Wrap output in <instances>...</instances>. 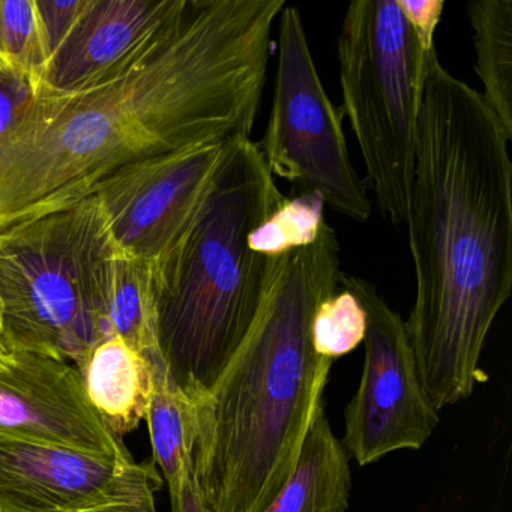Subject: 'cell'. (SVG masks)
Returning a JSON list of instances; mask_svg holds the SVG:
<instances>
[{
  "mask_svg": "<svg viewBox=\"0 0 512 512\" xmlns=\"http://www.w3.org/2000/svg\"><path fill=\"white\" fill-rule=\"evenodd\" d=\"M325 202L317 194L287 197L271 217L251 233L250 245L262 256H283L313 244L325 227Z\"/></svg>",
  "mask_w": 512,
  "mask_h": 512,
  "instance_id": "19",
  "label": "cell"
},
{
  "mask_svg": "<svg viewBox=\"0 0 512 512\" xmlns=\"http://www.w3.org/2000/svg\"><path fill=\"white\" fill-rule=\"evenodd\" d=\"M425 53L434 49V32L442 19L445 0H397Z\"/></svg>",
  "mask_w": 512,
  "mask_h": 512,
  "instance_id": "22",
  "label": "cell"
},
{
  "mask_svg": "<svg viewBox=\"0 0 512 512\" xmlns=\"http://www.w3.org/2000/svg\"><path fill=\"white\" fill-rule=\"evenodd\" d=\"M239 139L137 161L113 173L95 191L116 245L128 256L149 263L155 280L199 220Z\"/></svg>",
  "mask_w": 512,
  "mask_h": 512,
  "instance_id": "9",
  "label": "cell"
},
{
  "mask_svg": "<svg viewBox=\"0 0 512 512\" xmlns=\"http://www.w3.org/2000/svg\"><path fill=\"white\" fill-rule=\"evenodd\" d=\"M284 7L185 0L112 76L32 95L0 136V232L73 208L137 161L250 137Z\"/></svg>",
  "mask_w": 512,
  "mask_h": 512,
  "instance_id": "1",
  "label": "cell"
},
{
  "mask_svg": "<svg viewBox=\"0 0 512 512\" xmlns=\"http://www.w3.org/2000/svg\"><path fill=\"white\" fill-rule=\"evenodd\" d=\"M340 245L275 257L259 314L205 397L196 400L194 472L208 512H265L295 469L334 361L314 350L317 307L337 292Z\"/></svg>",
  "mask_w": 512,
  "mask_h": 512,
  "instance_id": "3",
  "label": "cell"
},
{
  "mask_svg": "<svg viewBox=\"0 0 512 512\" xmlns=\"http://www.w3.org/2000/svg\"><path fill=\"white\" fill-rule=\"evenodd\" d=\"M367 316L361 383L344 410V437L359 466L403 449H419L440 422L419 382L406 325L370 281L340 272Z\"/></svg>",
  "mask_w": 512,
  "mask_h": 512,
  "instance_id": "8",
  "label": "cell"
},
{
  "mask_svg": "<svg viewBox=\"0 0 512 512\" xmlns=\"http://www.w3.org/2000/svg\"><path fill=\"white\" fill-rule=\"evenodd\" d=\"M157 364L164 362L151 361L113 335L98 343L76 367L89 404L119 439L133 433L146 419Z\"/></svg>",
  "mask_w": 512,
  "mask_h": 512,
  "instance_id": "13",
  "label": "cell"
},
{
  "mask_svg": "<svg viewBox=\"0 0 512 512\" xmlns=\"http://www.w3.org/2000/svg\"><path fill=\"white\" fill-rule=\"evenodd\" d=\"M113 244L97 194L0 232V296L10 352L79 367L98 343L110 338L100 272Z\"/></svg>",
  "mask_w": 512,
  "mask_h": 512,
  "instance_id": "5",
  "label": "cell"
},
{
  "mask_svg": "<svg viewBox=\"0 0 512 512\" xmlns=\"http://www.w3.org/2000/svg\"><path fill=\"white\" fill-rule=\"evenodd\" d=\"M41 25H43L44 40L50 59L56 50L64 43L71 29L85 11L88 0H74V2H53V0H35Z\"/></svg>",
  "mask_w": 512,
  "mask_h": 512,
  "instance_id": "21",
  "label": "cell"
},
{
  "mask_svg": "<svg viewBox=\"0 0 512 512\" xmlns=\"http://www.w3.org/2000/svg\"><path fill=\"white\" fill-rule=\"evenodd\" d=\"M154 460L0 439V512H157Z\"/></svg>",
  "mask_w": 512,
  "mask_h": 512,
  "instance_id": "10",
  "label": "cell"
},
{
  "mask_svg": "<svg viewBox=\"0 0 512 512\" xmlns=\"http://www.w3.org/2000/svg\"><path fill=\"white\" fill-rule=\"evenodd\" d=\"M473 29L475 71L482 100L512 139V2L475 0L467 5Z\"/></svg>",
  "mask_w": 512,
  "mask_h": 512,
  "instance_id": "17",
  "label": "cell"
},
{
  "mask_svg": "<svg viewBox=\"0 0 512 512\" xmlns=\"http://www.w3.org/2000/svg\"><path fill=\"white\" fill-rule=\"evenodd\" d=\"M509 142L481 92L428 52L406 223L416 296L404 325L437 412L472 395L488 332L511 296Z\"/></svg>",
  "mask_w": 512,
  "mask_h": 512,
  "instance_id": "2",
  "label": "cell"
},
{
  "mask_svg": "<svg viewBox=\"0 0 512 512\" xmlns=\"http://www.w3.org/2000/svg\"><path fill=\"white\" fill-rule=\"evenodd\" d=\"M350 457L320 410L292 475L265 512H346L352 473Z\"/></svg>",
  "mask_w": 512,
  "mask_h": 512,
  "instance_id": "14",
  "label": "cell"
},
{
  "mask_svg": "<svg viewBox=\"0 0 512 512\" xmlns=\"http://www.w3.org/2000/svg\"><path fill=\"white\" fill-rule=\"evenodd\" d=\"M365 329L367 316L361 302L349 290L335 292L314 314V350L323 358L335 361L364 343Z\"/></svg>",
  "mask_w": 512,
  "mask_h": 512,
  "instance_id": "20",
  "label": "cell"
},
{
  "mask_svg": "<svg viewBox=\"0 0 512 512\" xmlns=\"http://www.w3.org/2000/svg\"><path fill=\"white\" fill-rule=\"evenodd\" d=\"M31 85L22 74L11 73L0 79V136L31 103Z\"/></svg>",
  "mask_w": 512,
  "mask_h": 512,
  "instance_id": "23",
  "label": "cell"
},
{
  "mask_svg": "<svg viewBox=\"0 0 512 512\" xmlns=\"http://www.w3.org/2000/svg\"><path fill=\"white\" fill-rule=\"evenodd\" d=\"M0 439L65 446L91 454L127 451L97 415L76 365L29 352H11L0 365Z\"/></svg>",
  "mask_w": 512,
  "mask_h": 512,
  "instance_id": "11",
  "label": "cell"
},
{
  "mask_svg": "<svg viewBox=\"0 0 512 512\" xmlns=\"http://www.w3.org/2000/svg\"><path fill=\"white\" fill-rule=\"evenodd\" d=\"M170 505H172V512H208L194 466L188 470L181 485L175 491H170Z\"/></svg>",
  "mask_w": 512,
  "mask_h": 512,
  "instance_id": "24",
  "label": "cell"
},
{
  "mask_svg": "<svg viewBox=\"0 0 512 512\" xmlns=\"http://www.w3.org/2000/svg\"><path fill=\"white\" fill-rule=\"evenodd\" d=\"M286 199L257 143L241 137L158 277V349L194 401L214 388L259 314L275 259L251 248V233Z\"/></svg>",
  "mask_w": 512,
  "mask_h": 512,
  "instance_id": "4",
  "label": "cell"
},
{
  "mask_svg": "<svg viewBox=\"0 0 512 512\" xmlns=\"http://www.w3.org/2000/svg\"><path fill=\"white\" fill-rule=\"evenodd\" d=\"M257 148L271 175L289 182L295 196L317 194L350 220L370 218L367 184L350 160L343 113L323 88L301 13L287 5L278 28L274 100Z\"/></svg>",
  "mask_w": 512,
  "mask_h": 512,
  "instance_id": "7",
  "label": "cell"
},
{
  "mask_svg": "<svg viewBox=\"0 0 512 512\" xmlns=\"http://www.w3.org/2000/svg\"><path fill=\"white\" fill-rule=\"evenodd\" d=\"M184 2L88 0L34 94H67L112 76L167 25Z\"/></svg>",
  "mask_w": 512,
  "mask_h": 512,
  "instance_id": "12",
  "label": "cell"
},
{
  "mask_svg": "<svg viewBox=\"0 0 512 512\" xmlns=\"http://www.w3.org/2000/svg\"><path fill=\"white\" fill-rule=\"evenodd\" d=\"M100 289L110 337L118 335L151 361H163L158 349V290L152 266L128 256L115 242L101 260Z\"/></svg>",
  "mask_w": 512,
  "mask_h": 512,
  "instance_id": "15",
  "label": "cell"
},
{
  "mask_svg": "<svg viewBox=\"0 0 512 512\" xmlns=\"http://www.w3.org/2000/svg\"><path fill=\"white\" fill-rule=\"evenodd\" d=\"M0 56L28 80L32 92L40 88L50 56L35 0H0Z\"/></svg>",
  "mask_w": 512,
  "mask_h": 512,
  "instance_id": "18",
  "label": "cell"
},
{
  "mask_svg": "<svg viewBox=\"0 0 512 512\" xmlns=\"http://www.w3.org/2000/svg\"><path fill=\"white\" fill-rule=\"evenodd\" d=\"M341 113L389 223H407L427 53L397 0H355L338 37Z\"/></svg>",
  "mask_w": 512,
  "mask_h": 512,
  "instance_id": "6",
  "label": "cell"
},
{
  "mask_svg": "<svg viewBox=\"0 0 512 512\" xmlns=\"http://www.w3.org/2000/svg\"><path fill=\"white\" fill-rule=\"evenodd\" d=\"M154 394L146 421L152 452L170 491L181 485L194 466V448L199 436L197 404L167 373L166 365H155Z\"/></svg>",
  "mask_w": 512,
  "mask_h": 512,
  "instance_id": "16",
  "label": "cell"
},
{
  "mask_svg": "<svg viewBox=\"0 0 512 512\" xmlns=\"http://www.w3.org/2000/svg\"><path fill=\"white\" fill-rule=\"evenodd\" d=\"M10 358L11 352L8 349L7 341H5L4 302H2V296H0V365L7 364Z\"/></svg>",
  "mask_w": 512,
  "mask_h": 512,
  "instance_id": "25",
  "label": "cell"
},
{
  "mask_svg": "<svg viewBox=\"0 0 512 512\" xmlns=\"http://www.w3.org/2000/svg\"><path fill=\"white\" fill-rule=\"evenodd\" d=\"M11 73H17V71L14 70V68L11 67V65L8 64L2 56H0V79H4L5 76H8V74Z\"/></svg>",
  "mask_w": 512,
  "mask_h": 512,
  "instance_id": "26",
  "label": "cell"
}]
</instances>
